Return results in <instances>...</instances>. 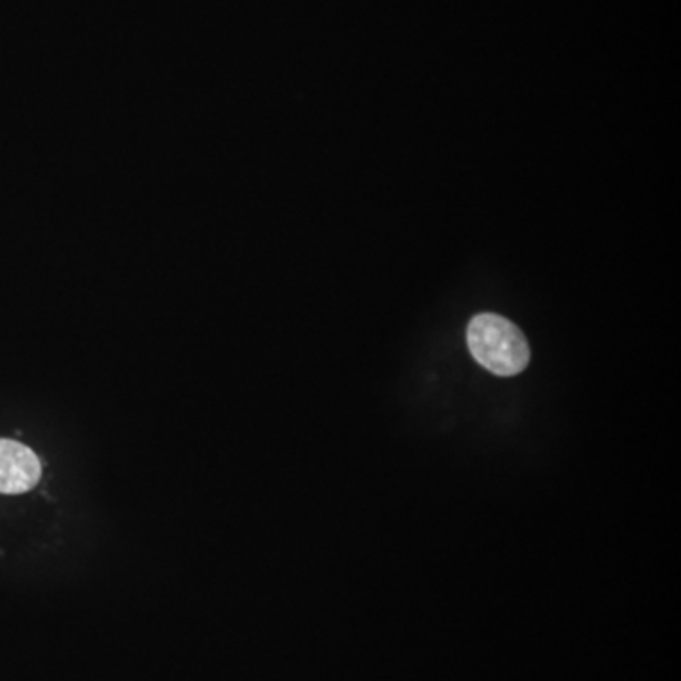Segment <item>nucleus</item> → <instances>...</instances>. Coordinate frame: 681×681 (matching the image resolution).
<instances>
[{
  "label": "nucleus",
  "instance_id": "f257e3e1",
  "mask_svg": "<svg viewBox=\"0 0 681 681\" xmlns=\"http://www.w3.org/2000/svg\"><path fill=\"white\" fill-rule=\"evenodd\" d=\"M471 357L498 377H513L527 370L530 362L529 341L522 331L503 317L484 312L468 326Z\"/></svg>",
  "mask_w": 681,
  "mask_h": 681
},
{
  "label": "nucleus",
  "instance_id": "f03ea898",
  "mask_svg": "<svg viewBox=\"0 0 681 681\" xmlns=\"http://www.w3.org/2000/svg\"><path fill=\"white\" fill-rule=\"evenodd\" d=\"M39 457L20 441L0 440V494H23L39 484Z\"/></svg>",
  "mask_w": 681,
  "mask_h": 681
}]
</instances>
